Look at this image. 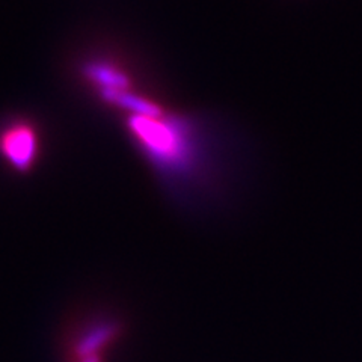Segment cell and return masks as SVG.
<instances>
[{
    "instance_id": "obj_3",
    "label": "cell",
    "mask_w": 362,
    "mask_h": 362,
    "mask_svg": "<svg viewBox=\"0 0 362 362\" xmlns=\"http://www.w3.org/2000/svg\"><path fill=\"white\" fill-rule=\"evenodd\" d=\"M78 362H105V355H90L78 359Z\"/></svg>"
},
{
    "instance_id": "obj_1",
    "label": "cell",
    "mask_w": 362,
    "mask_h": 362,
    "mask_svg": "<svg viewBox=\"0 0 362 362\" xmlns=\"http://www.w3.org/2000/svg\"><path fill=\"white\" fill-rule=\"evenodd\" d=\"M127 334V322L117 314H105L90 320L73 344L77 359L90 355H105Z\"/></svg>"
},
{
    "instance_id": "obj_2",
    "label": "cell",
    "mask_w": 362,
    "mask_h": 362,
    "mask_svg": "<svg viewBox=\"0 0 362 362\" xmlns=\"http://www.w3.org/2000/svg\"><path fill=\"white\" fill-rule=\"evenodd\" d=\"M0 148L8 157V160L13 163L20 171L28 169L33 158L37 156V136L26 124L6 130L0 138Z\"/></svg>"
}]
</instances>
